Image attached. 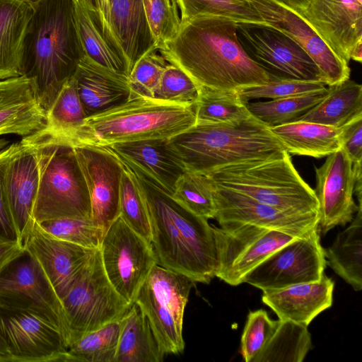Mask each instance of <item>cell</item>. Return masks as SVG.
Listing matches in <instances>:
<instances>
[{
	"label": "cell",
	"instance_id": "83f0119b",
	"mask_svg": "<svg viewBox=\"0 0 362 362\" xmlns=\"http://www.w3.org/2000/svg\"><path fill=\"white\" fill-rule=\"evenodd\" d=\"M109 25L127 59L129 73L146 52L157 49L142 0H108Z\"/></svg>",
	"mask_w": 362,
	"mask_h": 362
},
{
	"label": "cell",
	"instance_id": "5b68a950",
	"mask_svg": "<svg viewBox=\"0 0 362 362\" xmlns=\"http://www.w3.org/2000/svg\"><path fill=\"white\" fill-rule=\"evenodd\" d=\"M195 123V104L183 105L152 98H132L86 117L77 131L68 137L57 139L71 146L103 147L147 139H169Z\"/></svg>",
	"mask_w": 362,
	"mask_h": 362
},
{
	"label": "cell",
	"instance_id": "9a60e30c",
	"mask_svg": "<svg viewBox=\"0 0 362 362\" xmlns=\"http://www.w3.org/2000/svg\"><path fill=\"white\" fill-rule=\"evenodd\" d=\"M319 232L281 247L252 270L244 283L264 291L319 281L327 264Z\"/></svg>",
	"mask_w": 362,
	"mask_h": 362
},
{
	"label": "cell",
	"instance_id": "277c9868",
	"mask_svg": "<svg viewBox=\"0 0 362 362\" xmlns=\"http://www.w3.org/2000/svg\"><path fill=\"white\" fill-rule=\"evenodd\" d=\"M168 145L189 171L208 175L223 167L282 158L287 151L270 128L251 115L237 124H197Z\"/></svg>",
	"mask_w": 362,
	"mask_h": 362
},
{
	"label": "cell",
	"instance_id": "f907efd6",
	"mask_svg": "<svg viewBox=\"0 0 362 362\" xmlns=\"http://www.w3.org/2000/svg\"><path fill=\"white\" fill-rule=\"evenodd\" d=\"M0 238L20 240L8 209L0 182Z\"/></svg>",
	"mask_w": 362,
	"mask_h": 362
},
{
	"label": "cell",
	"instance_id": "f6af8a7d",
	"mask_svg": "<svg viewBox=\"0 0 362 362\" xmlns=\"http://www.w3.org/2000/svg\"><path fill=\"white\" fill-rule=\"evenodd\" d=\"M156 47L160 49L179 30L181 23L175 0H142Z\"/></svg>",
	"mask_w": 362,
	"mask_h": 362
},
{
	"label": "cell",
	"instance_id": "bcb514c9",
	"mask_svg": "<svg viewBox=\"0 0 362 362\" xmlns=\"http://www.w3.org/2000/svg\"><path fill=\"white\" fill-rule=\"evenodd\" d=\"M319 81H306L269 74V81L263 85L247 87L238 90L247 100L257 98L278 99L326 90Z\"/></svg>",
	"mask_w": 362,
	"mask_h": 362
},
{
	"label": "cell",
	"instance_id": "4dcf8cb0",
	"mask_svg": "<svg viewBox=\"0 0 362 362\" xmlns=\"http://www.w3.org/2000/svg\"><path fill=\"white\" fill-rule=\"evenodd\" d=\"M270 129L288 153L320 158L341 148L339 128L293 121Z\"/></svg>",
	"mask_w": 362,
	"mask_h": 362
},
{
	"label": "cell",
	"instance_id": "7a4b0ae2",
	"mask_svg": "<svg viewBox=\"0 0 362 362\" xmlns=\"http://www.w3.org/2000/svg\"><path fill=\"white\" fill-rule=\"evenodd\" d=\"M123 163L132 170L144 199L157 264L194 283L209 284L217 268L214 227L139 170Z\"/></svg>",
	"mask_w": 362,
	"mask_h": 362
},
{
	"label": "cell",
	"instance_id": "7bdbcfd3",
	"mask_svg": "<svg viewBox=\"0 0 362 362\" xmlns=\"http://www.w3.org/2000/svg\"><path fill=\"white\" fill-rule=\"evenodd\" d=\"M199 86L181 69L169 64L155 90L153 98L183 105L196 104Z\"/></svg>",
	"mask_w": 362,
	"mask_h": 362
},
{
	"label": "cell",
	"instance_id": "681fc988",
	"mask_svg": "<svg viewBox=\"0 0 362 362\" xmlns=\"http://www.w3.org/2000/svg\"><path fill=\"white\" fill-rule=\"evenodd\" d=\"M25 252V250L21 240L0 238V274Z\"/></svg>",
	"mask_w": 362,
	"mask_h": 362
},
{
	"label": "cell",
	"instance_id": "5bb4252c",
	"mask_svg": "<svg viewBox=\"0 0 362 362\" xmlns=\"http://www.w3.org/2000/svg\"><path fill=\"white\" fill-rule=\"evenodd\" d=\"M236 33L247 54L269 74L321 81L310 55L282 31L267 23H237Z\"/></svg>",
	"mask_w": 362,
	"mask_h": 362
},
{
	"label": "cell",
	"instance_id": "e575fe53",
	"mask_svg": "<svg viewBox=\"0 0 362 362\" xmlns=\"http://www.w3.org/2000/svg\"><path fill=\"white\" fill-rule=\"evenodd\" d=\"M311 348L308 326L279 320L273 335L253 362H302Z\"/></svg>",
	"mask_w": 362,
	"mask_h": 362
},
{
	"label": "cell",
	"instance_id": "db71d44e",
	"mask_svg": "<svg viewBox=\"0 0 362 362\" xmlns=\"http://www.w3.org/2000/svg\"><path fill=\"white\" fill-rule=\"evenodd\" d=\"M351 59L359 63L362 61V42L358 43L351 53Z\"/></svg>",
	"mask_w": 362,
	"mask_h": 362
},
{
	"label": "cell",
	"instance_id": "e0dca14e",
	"mask_svg": "<svg viewBox=\"0 0 362 362\" xmlns=\"http://www.w3.org/2000/svg\"><path fill=\"white\" fill-rule=\"evenodd\" d=\"M263 21L297 42L317 66L321 81L332 86L349 78L348 63L337 56L297 11L275 0H249Z\"/></svg>",
	"mask_w": 362,
	"mask_h": 362
},
{
	"label": "cell",
	"instance_id": "2e32d148",
	"mask_svg": "<svg viewBox=\"0 0 362 362\" xmlns=\"http://www.w3.org/2000/svg\"><path fill=\"white\" fill-rule=\"evenodd\" d=\"M214 197V218L220 226L232 223L249 224L281 231L296 238L307 237L320 230L318 215L283 211L215 184Z\"/></svg>",
	"mask_w": 362,
	"mask_h": 362
},
{
	"label": "cell",
	"instance_id": "9c48e42d",
	"mask_svg": "<svg viewBox=\"0 0 362 362\" xmlns=\"http://www.w3.org/2000/svg\"><path fill=\"white\" fill-rule=\"evenodd\" d=\"M61 303L69 345L86 333L119 320L132 305L120 296L107 279L99 249L61 299Z\"/></svg>",
	"mask_w": 362,
	"mask_h": 362
},
{
	"label": "cell",
	"instance_id": "3957f363",
	"mask_svg": "<svg viewBox=\"0 0 362 362\" xmlns=\"http://www.w3.org/2000/svg\"><path fill=\"white\" fill-rule=\"evenodd\" d=\"M33 10L23 43V74L34 80L47 112L85 54L73 0H40Z\"/></svg>",
	"mask_w": 362,
	"mask_h": 362
},
{
	"label": "cell",
	"instance_id": "ab89813d",
	"mask_svg": "<svg viewBox=\"0 0 362 362\" xmlns=\"http://www.w3.org/2000/svg\"><path fill=\"white\" fill-rule=\"evenodd\" d=\"M172 197L199 216L215 217L214 184L207 175L186 170L177 180Z\"/></svg>",
	"mask_w": 362,
	"mask_h": 362
},
{
	"label": "cell",
	"instance_id": "4fadbf2b",
	"mask_svg": "<svg viewBox=\"0 0 362 362\" xmlns=\"http://www.w3.org/2000/svg\"><path fill=\"white\" fill-rule=\"evenodd\" d=\"M99 250L110 282L121 297L133 304L157 264L151 243L119 216L106 230Z\"/></svg>",
	"mask_w": 362,
	"mask_h": 362
},
{
	"label": "cell",
	"instance_id": "603a6c76",
	"mask_svg": "<svg viewBox=\"0 0 362 362\" xmlns=\"http://www.w3.org/2000/svg\"><path fill=\"white\" fill-rule=\"evenodd\" d=\"M100 148L139 170L171 195L177 180L187 170L169 146L167 139L120 143Z\"/></svg>",
	"mask_w": 362,
	"mask_h": 362
},
{
	"label": "cell",
	"instance_id": "d6986e66",
	"mask_svg": "<svg viewBox=\"0 0 362 362\" xmlns=\"http://www.w3.org/2000/svg\"><path fill=\"white\" fill-rule=\"evenodd\" d=\"M88 189L91 220L105 233L119 216V189L123 165L107 150L71 146Z\"/></svg>",
	"mask_w": 362,
	"mask_h": 362
},
{
	"label": "cell",
	"instance_id": "f546056e",
	"mask_svg": "<svg viewBox=\"0 0 362 362\" xmlns=\"http://www.w3.org/2000/svg\"><path fill=\"white\" fill-rule=\"evenodd\" d=\"M359 118H362V86L349 78L328 86L325 97L295 121L341 128Z\"/></svg>",
	"mask_w": 362,
	"mask_h": 362
},
{
	"label": "cell",
	"instance_id": "ee69618b",
	"mask_svg": "<svg viewBox=\"0 0 362 362\" xmlns=\"http://www.w3.org/2000/svg\"><path fill=\"white\" fill-rule=\"evenodd\" d=\"M168 62L152 49L144 54L134 64L128 76L129 98L145 97L153 98L155 90Z\"/></svg>",
	"mask_w": 362,
	"mask_h": 362
},
{
	"label": "cell",
	"instance_id": "836d02e7",
	"mask_svg": "<svg viewBox=\"0 0 362 362\" xmlns=\"http://www.w3.org/2000/svg\"><path fill=\"white\" fill-rule=\"evenodd\" d=\"M247 102L238 91L199 87L195 104L196 123L239 124L252 115L247 107Z\"/></svg>",
	"mask_w": 362,
	"mask_h": 362
},
{
	"label": "cell",
	"instance_id": "11a10c76",
	"mask_svg": "<svg viewBox=\"0 0 362 362\" xmlns=\"http://www.w3.org/2000/svg\"><path fill=\"white\" fill-rule=\"evenodd\" d=\"M0 353H2L4 354H6V355L11 357V358L13 359V361L14 362L13 358L11 356V355L9 354V352L8 351L6 344L4 341V340L2 339L1 335H0Z\"/></svg>",
	"mask_w": 362,
	"mask_h": 362
},
{
	"label": "cell",
	"instance_id": "680465c9",
	"mask_svg": "<svg viewBox=\"0 0 362 362\" xmlns=\"http://www.w3.org/2000/svg\"><path fill=\"white\" fill-rule=\"evenodd\" d=\"M9 145V141L5 139H0V152Z\"/></svg>",
	"mask_w": 362,
	"mask_h": 362
},
{
	"label": "cell",
	"instance_id": "30bf717a",
	"mask_svg": "<svg viewBox=\"0 0 362 362\" xmlns=\"http://www.w3.org/2000/svg\"><path fill=\"white\" fill-rule=\"evenodd\" d=\"M194 284L188 277L156 264L135 298L165 354H179L185 349L183 317Z\"/></svg>",
	"mask_w": 362,
	"mask_h": 362
},
{
	"label": "cell",
	"instance_id": "816d5d0a",
	"mask_svg": "<svg viewBox=\"0 0 362 362\" xmlns=\"http://www.w3.org/2000/svg\"><path fill=\"white\" fill-rule=\"evenodd\" d=\"M288 8L300 13L303 11L310 0H275Z\"/></svg>",
	"mask_w": 362,
	"mask_h": 362
},
{
	"label": "cell",
	"instance_id": "8992f818",
	"mask_svg": "<svg viewBox=\"0 0 362 362\" xmlns=\"http://www.w3.org/2000/svg\"><path fill=\"white\" fill-rule=\"evenodd\" d=\"M207 175L216 185L281 211L319 216L315 191L299 175L288 152L281 158L229 165Z\"/></svg>",
	"mask_w": 362,
	"mask_h": 362
},
{
	"label": "cell",
	"instance_id": "60d3db41",
	"mask_svg": "<svg viewBox=\"0 0 362 362\" xmlns=\"http://www.w3.org/2000/svg\"><path fill=\"white\" fill-rule=\"evenodd\" d=\"M121 163L123 173L119 189V216L131 228L151 243L150 220L144 199L132 170Z\"/></svg>",
	"mask_w": 362,
	"mask_h": 362
},
{
	"label": "cell",
	"instance_id": "7c38bea8",
	"mask_svg": "<svg viewBox=\"0 0 362 362\" xmlns=\"http://www.w3.org/2000/svg\"><path fill=\"white\" fill-rule=\"evenodd\" d=\"M217 268L215 277L230 286L246 276L276 250L296 238L281 231L249 224L214 227Z\"/></svg>",
	"mask_w": 362,
	"mask_h": 362
},
{
	"label": "cell",
	"instance_id": "6da1fadb",
	"mask_svg": "<svg viewBox=\"0 0 362 362\" xmlns=\"http://www.w3.org/2000/svg\"><path fill=\"white\" fill-rule=\"evenodd\" d=\"M236 30L232 19L197 16L181 22L175 36L158 52L199 87L238 91L267 83L269 74L247 54Z\"/></svg>",
	"mask_w": 362,
	"mask_h": 362
},
{
	"label": "cell",
	"instance_id": "52a82bcc",
	"mask_svg": "<svg viewBox=\"0 0 362 362\" xmlns=\"http://www.w3.org/2000/svg\"><path fill=\"white\" fill-rule=\"evenodd\" d=\"M0 335L14 362H69L64 320L33 302L0 300Z\"/></svg>",
	"mask_w": 362,
	"mask_h": 362
},
{
	"label": "cell",
	"instance_id": "484cf974",
	"mask_svg": "<svg viewBox=\"0 0 362 362\" xmlns=\"http://www.w3.org/2000/svg\"><path fill=\"white\" fill-rule=\"evenodd\" d=\"M76 27L86 57L99 65L128 76L129 67L123 50L99 11L82 0H73Z\"/></svg>",
	"mask_w": 362,
	"mask_h": 362
},
{
	"label": "cell",
	"instance_id": "1f68e13d",
	"mask_svg": "<svg viewBox=\"0 0 362 362\" xmlns=\"http://www.w3.org/2000/svg\"><path fill=\"white\" fill-rule=\"evenodd\" d=\"M165 355L146 317L134 303L120 320L114 362H160Z\"/></svg>",
	"mask_w": 362,
	"mask_h": 362
},
{
	"label": "cell",
	"instance_id": "d6a6232c",
	"mask_svg": "<svg viewBox=\"0 0 362 362\" xmlns=\"http://www.w3.org/2000/svg\"><path fill=\"white\" fill-rule=\"evenodd\" d=\"M330 268L356 291L362 289V207L351 224L325 250Z\"/></svg>",
	"mask_w": 362,
	"mask_h": 362
},
{
	"label": "cell",
	"instance_id": "7402d4cb",
	"mask_svg": "<svg viewBox=\"0 0 362 362\" xmlns=\"http://www.w3.org/2000/svg\"><path fill=\"white\" fill-rule=\"evenodd\" d=\"M47 124V112L40 103L33 78L21 75L0 79V136H29Z\"/></svg>",
	"mask_w": 362,
	"mask_h": 362
},
{
	"label": "cell",
	"instance_id": "f5cc1de1",
	"mask_svg": "<svg viewBox=\"0 0 362 362\" xmlns=\"http://www.w3.org/2000/svg\"><path fill=\"white\" fill-rule=\"evenodd\" d=\"M97 4L101 20L105 25L110 27L108 0H97Z\"/></svg>",
	"mask_w": 362,
	"mask_h": 362
},
{
	"label": "cell",
	"instance_id": "91938a15",
	"mask_svg": "<svg viewBox=\"0 0 362 362\" xmlns=\"http://www.w3.org/2000/svg\"><path fill=\"white\" fill-rule=\"evenodd\" d=\"M26 4H29L34 8V7L40 1V0H21Z\"/></svg>",
	"mask_w": 362,
	"mask_h": 362
},
{
	"label": "cell",
	"instance_id": "c3c4849f",
	"mask_svg": "<svg viewBox=\"0 0 362 362\" xmlns=\"http://www.w3.org/2000/svg\"><path fill=\"white\" fill-rule=\"evenodd\" d=\"M341 148L353 163L362 161V118L357 119L339 128Z\"/></svg>",
	"mask_w": 362,
	"mask_h": 362
},
{
	"label": "cell",
	"instance_id": "4316f807",
	"mask_svg": "<svg viewBox=\"0 0 362 362\" xmlns=\"http://www.w3.org/2000/svg\"><path fill=\"white\" fill-rule=\"evenodd\" d=\"M74 76L86 117L129 98L128 76L109 70L86 55L78 63Z\"/></svg>",
	"mask_w": 362,
	"mask_h": 362
},
{
	"label": "cell",
	"instance_id": "f1b7e54d",
	"mask_svg": "<svg viewBox=\"0 0 362 362\" xmlns=\"http://www.w3.org/2000/svg\"><path fill=\"white\" fill-rule=\"evenodd\" d=\"M33 8L21 0H0V79L23 74V43Z\"/></svg>",
	"mask_w": 362,
	"mask_h": 362
},
{
	"label": "cell",
	"instance_id": "9f6ffc18",
	"mask_svg": "<svg viewBox=\"0 0 362 362\" xmlns=\"http://www.w3.org/2000/svg\"><path fill=\"white\" fill-rule=\"evenodd\" d=\"M82 1L89 8H90L92 9H94V10H98V4H97V0H82Z\"/></svg>",
	"mask_w": 362,
	"mask_h": 362
},
{
	"label": "cell",
	"instance_id": "7dc6e473",
	"mask_svg": "<svg viewBox=\"0 0 362 362\" xmlns=\"http://www.w3.org/2000/svg\"><path fill=\"white\" fill-rule=\"evenodd\" d=\"M279 320L269 317L263 309L250 311L243 329L240 353L245 362H253L273 335Z\"/></svg>",
	"mask_w": 362,
	"mask_h": 362
},
{
	"label": "cell",
	"instance_id": "cb8c5ba5",
	"mask_svg": "<svg viewBox=\"0 0 362 362\" xmlns=\"http://www.w3.org/2000/svg\"><path fill=\"white\" fill-rule=\"evenodd\" d=\"M334 288V282L324 274L317 281L262 291V300L279 320L308 326L320 313L332 306Z\"/></svg>",
	"mask_w": 362,
	"mask_h": 362
},
{
	"label": "cell",
	"instance_id": "d590c367",
	"mask_svg": "<svg viewBox=\"0 0 362 362\" xmlns=\"http://www.w3.org/2000/svg\"><path fill=\"white\" fill-rule=\"evenodd\" d=\"M86 117L73 76L64 84L47 112V124L44 130L55 137L66 138L82 126Z\"/></svg>",
	"mask_w": 362,
	"mask_h": 362
},
{
	"label": "cell",
	"instance_id": "ffe728a7",
	"mask_svg": "<svg viewBox=\"0 0 362 362\" xmlns=\"http://www.w3.org/2000/svg\"><path fill=\"white\" fill-rule=\"evenodd\" d=\"M23 244L42 267L60 301L96 250L54 238L35 221Z\"/></svg>",
	"mask_w": 362,
	"mask_h": 362
},
{
	"label": "cell",
	"instance_id": "f35d334b",
	"mask_svg": "<svg viewBox=\"0 0 362 362\" xmlns=\"http://www.w3.org/2000/svg\"><path fill=\"white\" fill-rule=\"evenodd\" d=\"M181 22L197 16L228 18L237 23H266L249 0H175Z\"/></svg>",
	"mask_w": 362,
	"mask_h": 362
},
{
	"label": "cell",
	"instance_id": "ba28073f",
	"mask_svg": "<svg viewBox=\"0 0 362 362\" xmlns=\"http://www.w3.org/2000/svg\"><path fill=\"white\" fill-rule=\"evenodd\" d=\"M47 146L33 218L37 223L61 218L91 219L88 189L73 147L40 131Z\"/></svg>",
	"mask_w": 362,
	"mask_h": 362
},
{
	"label": "cell",
	"instance_id": "8fae6325",
	"mask_svg": "<svg viewBox=\"0 0 362 362\" xmlns=\"http://www.w3.org/2000/svg\"><path fill=\"white\" fill-rule=\"evenodd\" d=\"M46 153L47 146L39 132L0 152L1 189L22 243L35 222L33 211Z\"/></svg>",
	"mask_w": 362,
	"mask_h": 362
},
{
	"label": "cell",
	"instance_id": "6f0895ef",
	"mask_svg": "<svg viewBox=\"0 0 362 362\" xmlns=\"http://www.w3.org/2000/svg\"><path fill=\"white\" fill-rule=\"evenodd\" d=\"M0 361L1 362H8V361L13 362L11 357H10L6 354H4L2 353H0Z\"/></svg>",
	"mask_w": 362,
	"mask_h": 362
},
{
	"label": "cell",
	"instance_id": "ac0fdd59",
	"mask_svg": "<svg viewBox=\"0 0 362 362\" xmlns=\"http://www.w3.org/2000/svg\"><path fill=\"white\" fill-rule=\"evenodd\" d=\"M315 176L319 229L326 234L337 226L351 223L361 203L354 202L356 174L352 161L341 148L315 168Z\"/></svg>",
	"mask_w": 362,
	"mask_h": 362
},
{
	"label": "cell",
	"instance_id": "8d00e7d4",
	"mask_svg": "<svg viewBox=\"0 0 362 362\" xmlns=\"http://www.w3.org/2000/svg\"><path fill=\"white\" fill-rule=\"evenodd\" d=\"M327 89L265 102H247V107L253 117L270 128L295 121L317 104Z\"/></svg>",
	"mask_w": 362,
	"mask_h": 362
},
{
	"label": "cell",
	"instance_id": "94428289",
	"mask_svg": "<svg viewBox=\"0 0 362 362\" xmlns=\"http://www.w3.org/2000/svg\"><path fill=\"white\" fill-rule=\"evenodd\" d=\"M357 1H358L360 4H362V1H361V0H357Z\"/></svg>",
	"mask_w": 362,
	"mask_h": 362
},
{
	"label": "cell",
	"instance_id": "74e56055",
	"mask_svg": "<svg viewBox=\"0 0 362 362\" xmlns=\"http://www.w3.org/2000/svg\"><path fill=\"white\" fill-rule=\"evenodd\" d=\"M120 320L86 333L70 344L66 350L69 362H114Z\"/></svg>",
	"mask_w": 362,
	"mask_h": 362
},
{
	"label": "cell",
	"instance_id": "d4e9b609",
	"mask_svg": "<svg viewBox=\"0 0 362 362\" xmlns=\"http://www.w3.org/2000/svg\"><path fill=\"white\" fill-rule=\"evenodd\" d=\"M0 300L33 302L57 313L66 325L59 297L37 261L26 251L0 274Z\"/></svg>",
	"mask_w": 362,
	"mask_h": 362
},
{
	"label": "cell",
	"instance_id": "44dd1931",
	"mask_svg": "<svg viewBox=\"0 0 362 362\" xmlns=\"http://www.w3.org/2000/svg\"><path fill=\"white\" fill-rule=\"evenodd\" d=\"M299 13L349 63L352 50L362 42V4L357 0H310Z\"/></svg>",
	"mask_w": 362,
	"mask_h": 362
},
{
	"label": "cell",
	"instance_id": "b9f144b4",
	"mask_svg": "<svg viewBox=\"0 0 362 362\" xmlns=\"http://www.w3.org/2000/svg\"><path fill=\"white\" fill-rule=\"evenodd\" d=\"M38 225L54 238L95 250L100 248L105 233L91 219L61 218Z\"/></svg>",
	"mask_w": 362,
	"mask_h": 362
}]
</instances>
